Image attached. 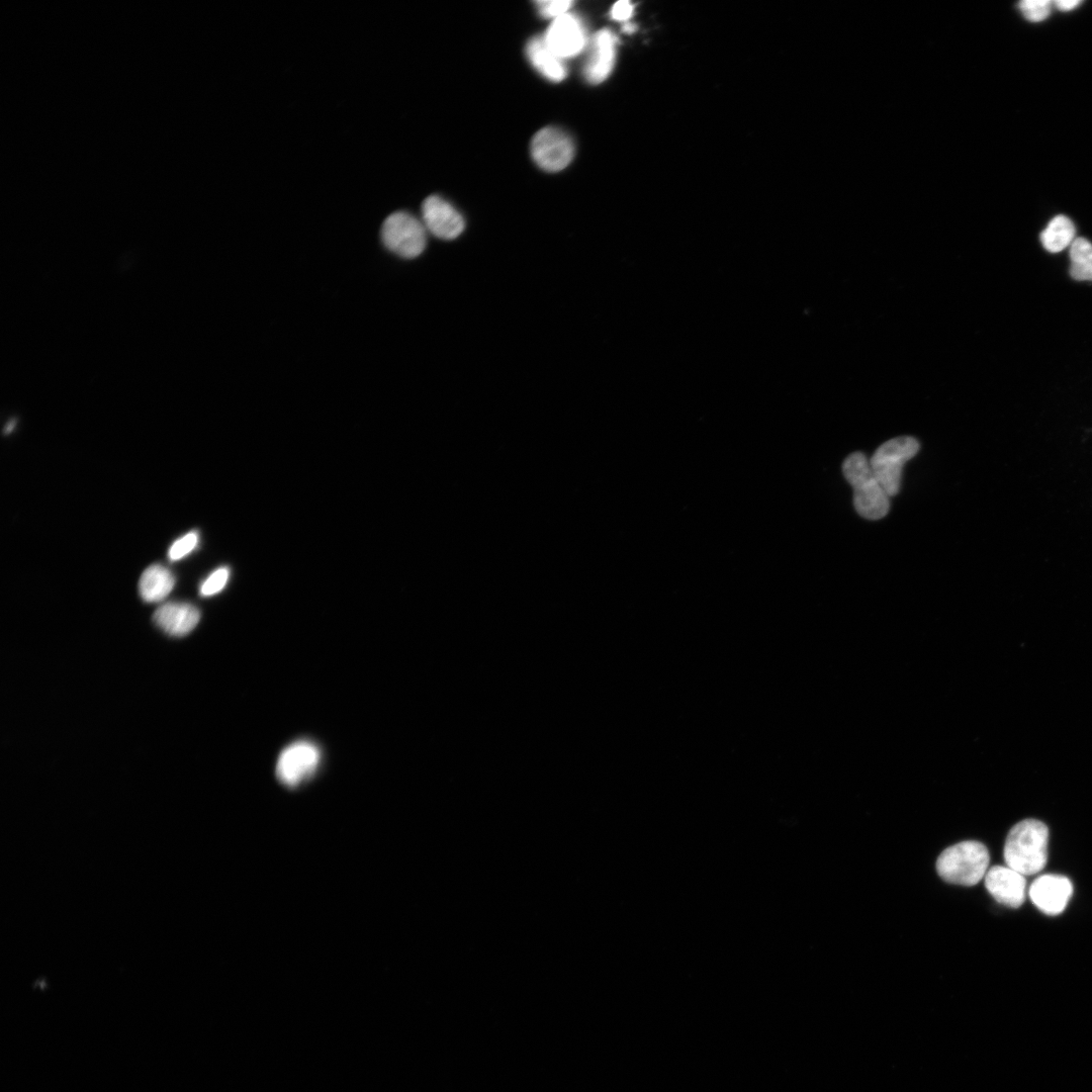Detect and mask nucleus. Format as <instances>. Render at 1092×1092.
<instances>
[{"instance_id": "4468645a", "label": "nucleus", "mask_w": 1092, "mask_h": 1092, "mask_svg": "<svg viewBox=\"0 0 1092 1092\" xmlns=\"http://www.w3.org/2000/svg\"><path fill=\"white\" fill-rule=\"evenodd\" d=\"M527 56L532 65L546 78L561 81L566 76L563 60L546 43L544 37H534L527 43Z\"/></svg>"}, {"instance_id": "39448f33", "label": "nucleus", "mask_w": 1092, "mask_h": 1092, "mask_svg": "<svg viewBox=\"0 0 1092 1092\" xmlns=\"http://www.w3.org/2000/svg\"><path fill=\"white\" fill-rule=\"evenodd\" d=\"M381 240L390 252L413 259L426 248L427 230L423 221L410 212L395 211L383 221Z\"/></svg>"}, {"instance_id": "ddd939ff", "label": "nucleus", "mask_w": 1092, "mask_h": 1092, "mask_svg": "<svg viewBox=\"0 0 1092 1092\" xmlns=\"http://www.w3.org/2000/svg\"><path fill=\"white\" fill-rule=\"evenodd\" d=\"M153 620L166 634L183 637L196 627L200 620V612L191 604L171 602L159 607L154 613Z\"/></svg>"}, {"instance_id": "4be33fe9", "label": "nucleus", "mask_w": 1092, "mask_h": 1092, "mask_svg": "<svg viewBox=\"0 0 1092 1092\" xmlns=\"http://www.w3.org/2000/svg\"><path fill=\"white\" fill-rule=\"evenodd\" d=\"M633 12V6L629 1H619L615 3L611 10V15L614 19L623 21L628 19Z\"/></svg>"}, {"instance_id": "423d86ee", "label": "nucleus", "mask_w": 1092, "mask_h": 1092, "mask_svg": "<svg viewBox=\"0 0 1092 1092\" xmlns=\"http://www.w3.org/2000/svg\"><path fill=\"white\" fill-rule=\"evenodd\" d=\"M320 761L321 751L314 743L307 740L293 742L277 759V779L289 788L297 787L314 775Z\"/></svg>"}, {"instance_id": "1a4fd4ad", "label": "nucleus", "mask_w": 1092, "mask_h": 1092, "mask_svg": "<svg viewBox=\"0 0 1092 1092\" xmlns=\"http://www.w3.org/2000/svg\"><path fill=\"white\" fill-rule=\"evenodd\" d=\"M543 37L562 60L578 55L586 44L583 24L570 13L555 18Z\"/></svg>"}, {"instance_id": "9d476101", "label": "nucleus", "mask_w": 1092, "mask_h": 1092, "mask_svg": "<svg viewBox=\"0 0 1092 1092\" xmlns=\"http://www.w3.org/2000/svg\"><path fill=\"white\" fill-rule=\"evenodd\" d=\"M1073 893L1070 880L1059 875H1042L1029 887L1028 895L1032 903L1048 915H1057L1064 911Z\"/></svg>"}, {"instance_id": "5701e85b", "label": "nucleus", "mask_w": 1092, "mask_h": 1092, "mask_svg": "<svg viewBox=\"0 0 1092 1092\" xmlns=\"http://www.w3.org/2000/svg\"><path fill=\"white\" fill-rule=\"evenodd\" d=\"M1081 1L1079 0H1058L1055 2L1056 6L1062 11H1069L1077 7Z\"/></svg>"}, {"instance_id": "a211bd4d", "label": "nucleus", "mask_w": 1092, "mask_h": 1092, "mask_svg": "<svg viewBox=\"0 0 1092 1092\" xmlns=\"http://www.w3.org/2000/svg\"><path fill=\"white\" fill-rule=\"evenodd\" d=\"M1051 5L1049 0H1025L1019 3V8L1026 19L1038 22L1050 15Z\"/></svg>"}, {"instance_id": "20e7f679", "label": "nucleus", "mask_w": 1092, "mask_h": 1092, "mask_svg": "<svg viewBox=\"0 0 1092 1092\" xmlns=\"http://www.w3.org/2000/svg\"><path fill=\"white\" fill-rule=\"evenodd\" d=\"M918 441L909 436L893 438L882 444L870 460L872 471L889 496L898 493L902 469L919 450Z\"/></svg>"}, {"instance_id": "aec40b11", "label": "nucleus", "mask_w": 1092, "mask_h": 1092, "mask_svg": "<svg viewBox=\"0 0 1092 1092\" xmlns=\"http://www.w3.org/2000/svg\"><path fill=\"white\" fill-rule=\"evenodd\" d=\"M198 543V534L189 532L176 540L170 547L168 555L171 560H179L189 554Z\"/></svg>"}, {"instance_id": "f257e3e1", "label": "nucleus", "mask_w": 1092, "mask_h": 1092, "mask_svg": "<svg viewBox=\"0 0 1092 1092\" xmlns=\"http://www.w3.org/2000/svg\"><path fill=\"white\" fill-rule=\"evenodd\" d=\"M1049 829L1042 822L1026 819L1015 824L1004 844L1006 866L1023 876L1039 873L1046 863Z\"/></svg>"}, {"instance_id": "2eb2a0df", "label": "nucleus", "mask_w": 1092, "mask_h": 1092, "mask_svg": "<svg viewBox=\"0 0 1092 1092\" xmlns=\"http://www.w3.org/2000/svg\"><path fill=\"white\" fill-rule=\"evenodd\" d=\"M174 584L175 577L167 567L161 564H153L143 572L139 582V590L145 602L157 603L164 600L171 593Z\"/></svg>"}, {"instance_id": "dca6fc26", "label": "nucleus", "mask_w": 1092, "mask_h": 1092, "mask_svg": "<svg viewBox=\"0 0 1092 1092\" xmlns=\"http://www.w3.org/2000/svg\"><path fill=\"white\" fill-rule=\"evenodd\" d=\"M1075 235L1073 221L1065 215H1057L1040 234V241L1046 251L1058 253L1071 246Z\"/></svg>"}, {"instance_id": "f03ea898", "label": "nucleus", "mask_w": 1092, "mask_h": 1092, "mask_svg": "<svg viewBox=\"0 0 1092 1092\" xmlns=\"http://www.w3.org/2000/svg\"><path fill=\"white\" fill-rule=\"evenodd\" d=\"M845 479L853 488V505L859 516L868 520L884 518L890 508V496L875 477L870 460L861 452H853L842 464Z\"/></svg>"}, {"instance_id": "6e6552de", "label": "nucleus", "mask_w": 1092, "mask_h": 1092, "mask_svg": "<svg viewBox=\"0 0 1092 1092\" xmlns=\"http://www.w3.org/2000/svg\"><path fill=\"white\" fill-rule=\"evenodd\" d=\"M423 223L427 231L442 240H453L464 230L460 212L440 196L427 197L422 205Z\"/></svg>"}, {"instance_id": "412c9836", "label": "nucleus", "mask_w": 1092, "mask_h": 1092, "mask_svg": "<svg viewBox=\"0 0 1092 1092\" xmlns=\"http://www.w3.org/2000/svg\"><path fill=\"white\" fill-rule=\"evenodd\" d=\"M572 5L570 0H542L537 2L540 13L545 17L558 18L567 13Z\"/></svg>"}, {"instance_id": "f3484780", "label": "nucleus", "mask_w": 1092, "mask_h": 1092, "mask_svg": "<svg viewBox=\"0 0 1092 1092\" xmlns=\"http://www.w3.org/2000/svg\"><path fill=\"white\" fill-rule=\"evenodd\" d=\"M1070 274L1079 281H1092V244L1076 238L1070 246Z\"/></svg>"}, {"instance_id": "6ab92c4d", "label": "nucleus", "mask_w": 1092, "mask_h": 1092, "mask_svg": "<svg viewBox=\"0 0 1092 1092\" xmlns=\"http://www.w3.org/2000/svg\"><path fill=\"white\" fill-rule=\"evenodd\" d=\"M229 576L230 569L228 567L217 568L202 582L200 595L210 597L219 593L225 586Z\"/></svg>"}, {"instance_id": "b1692460", "label": "nucleus", "mask_w": 1092, "mask_h": 1092, "mask_svg": "<svg viewBox=\"0 0 1092 1092\" xmlns=\"http://www.w3.org/2000/svg\"><path fill=\"white\" fill-rule=\"evenodd\" d=\"M14 425H15V422H14V420H12L11 422H9V424H7V426L5 427L4 432L9 433L13 429Z\"/></svg>"}, {"instance_id": "7ed1b4c3", "label": "nucleus", "mask_w": 1092, "mask_h": 1092, "mask_svg": "<svg viewBox=\"0 0 1092 1092\" xmlns=\"http://www.w3.org/2000/svg\"><path fill=\"white\" fill-rule=\"evenodd\" d=\"M989 860L983 843L967 840L945 848L936 860V871L945 882L969 887L985 877Z\"/></svg>"}, {"instance_id": "9b49d317", "label": "nucleus", "mask_w": 1092, "mask_h": 1092, "mask_svg": "<svg viewBox=\"0 0 1092 1092\" xmlns=\"http://www.w3.org/2000/svg\"><path fill=\"white\" fill-rule=\"evenodd\" d=\"M985 887L1000 904L1017 908L1026 896L1024 876L1009 867L995 866L985 875Z\"/></svg>"}, {"instance_id": "f8f14e48", "label": "nucleus", "mask_w": 1092, "mask_h": 1092, "mask_svg": "<svg viewBox=\"0 0 1092 1092\" xmlns=\"http://www.w3.org/2000/svg\"><path fill=\"white\" fill-rule=\"evenodd\" d=\"M616 56V37L607 30L599 31L592 39L583 67L585 79L593 84L604 81L611 73Z\"/></svg>"}, {"instance_id": "0eeeda50", "label": "nucleus", "mask_w": 1092, "mask_h": 1092, "mask_svg": "<svg viewBox=\"0 0 1092 1092\" xmlns=\"http://www.w3.org/2000/svg\"><path fill=\"white\" fill-rule=\"evenodd\" d=\"M531 154L536 164L550 172L565 168L573 158L574 145L562 129L548 126L540 129L531 143Z\"/></svg>"}]
</instances>
